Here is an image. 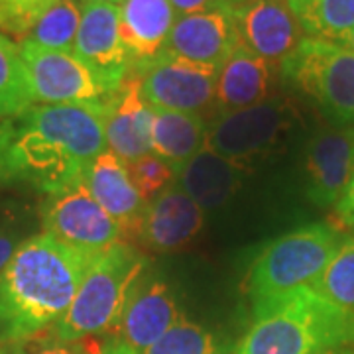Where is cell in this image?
Wrapping results in <instances>:
<instances>
[{
  "instance_id": "cell-1",
  "label": "cell",
  "mask_w": 354,
  "mask_h": 354,
  "mask_svg": "<svg viewBox=\"0 0 354 354\" xmlns=\"http://www.w3.org/2000/svg\"><path fill=\"white\" fill-rule=\"evenodd\" d=\"M106 102L34 104L2 120L0 185L53 195L83 181L88 164L106 150Z\"/></svg>"
},
{
  "instance_id": "cell-2",
  "label": "cell",
  "mask_w": 354,
  "mask_h": 354,
  "mask_svg": "<svg viewBox=\"0 0 354 354\" xmlns=\"http://www.w3.org/2000/svg\"><path fill=\"white\" fill-rule=\"evenodd\" d=\"M95 256L48 232L26 239L0 272V341L18 344L53 329Z\"/></svg>"
},
{
  "instance_id": "cell-3",
  "label": "cell",
  "mask_w": 354,
  "mask_h": 354,
  "mask_svg": "<svg viewBox=\"0 0 354 354\" xmlns=\"http://www.w3.org/2000/svg\"><path fill=\"white\" fill-rule=\"evenodd\" d=\"M351 341L354 315L305 288L254 315L236 354H319Z\"/></svg>"
},
{
  "instance_id": "cell-4",
  "label": "cell",
  "mask_w": 354,
  "mask_h": 354,
  "mask_svg": "<svg viewBox=\"0 0 354 354\" xmlns=\"http://www.w3.org/2000/svg\"><path fill=\"white\" fill-rule=\"evenodd\" d=\"M146 268V256L124 242L97 254L71 307L51 329V337L79 342L116 329Z\"/></svg>"
},
{
  "instance_id": "cell-5",
  "label": "cell",
  "mask_w": 354,
  "mask_h": 354,
  "mask_svg": "<svg viewBox=\"0 0 354 354\" xmlns=\"http://www.w3.org/2000/svg\"><path fill=\"white\" fill-rule=\"evenodd\" d=\"M329 225H307L266 244L246 276V293L254 315L295 291L313 288L342 244Z\"/></svg>"
},
{
  "instance_id": "cell-6",
  "label": "cell",
  "mask_w": 354,
  "mask_h": 354,
  "mask_svg": "<svg viewBox=\"0 0 354 354\" xmlns=\"http://www.w3.org/2000/svg\"><path fill=\"white\" fill-rule=\"evenodd\" d=\"M281 73L339 124H354V51L342 44L305 38Z\"/></svg>"
},
{
  "instance_id": "cell-7",
  "label": "cell",
  "mask_w": 354,
  "mask_h": 354,
  "mask_svg": "<svg viewBox=\"0 0 354 354\" xmlns=\"http://www.w3.org/2000/svg\"><path fill=\"white\" fill-rule=\"evenodd\" d=\"M295 122L290 101L270 97L242 111L218 114L209 124L207 148L236 164L264 158L286 140Z\"/></svg>"
},
{
  "instance_id": "cell-8",
  "label": "cell",
  "mask_w": 354,
  "mask_h": 354,
  "mask_svg": "<svg viewBox=\"0 0 354 354\" xmlns=\"http://www.w3.org/2000/svg\"><path fill=\"white\" fill-rule=\"evenodd\" d=\"M18 51L28 71L34 102H106L116 93V88L75 51L46 50L28 39L18 41Z\"/></svg>"
},
{
  "instance_id": "cell-9",
  "label": "cell",
  "mask_w": 354,
  "mask_h": 354,
  "mask_svg": "<svg viewBox=\"0 0 354 354\" xmlns=\"http://www.w3.org/2000/svg\"><path fill=\"white\" fill-rule=\"evenodd\" d=\"M140 91L152 109L199 114L216 109V69L191 64L171 53H162L144 67H136Z\"/></svg>"
},
{
  "instance_id": "cell-10",
  "label": "cell",
  "mask_w": 354,
  "mask_h": 354,
  "mask_svg": "<svg viewBox=\"0 0 354 354\" xmlns=\"http://www.w3.org/2000/svg\"><path fill=\"white\" fill-rule=\"evenodd\" d=\"M44 232L85 252L99 254L122 242V232L83 181L48 195L41 207Z\"/></svg>"
},
{
  "instance_id": "cell-11",
  "label": "cell",
  "mask_w": 354,
  "mask_h": 354,
  "mask_svg": "<svg viewBox=\"0 0 354 354\" xmlns=\"http://www.w3.org/2000/svg\"><path fill=\"white\" fill-rule=\"evenodd\" d=\"M232 8L242 46L279 71L307 38L286 0H250Z\"/></svg>"
},
{
  "instance_id": "cell-12",
  "label": "cell",
  "mask_w": 354,
  "mask_h": 354,
  "mask_svg": "<svg viewBox=\"0 0 354 354\" xmlns=\"http://www.w3.org/2000/svg\"><path fill=\"white\" fill-rule=\"evenodd\" d=\"M354 176V128L325 127L305 152L307 197L317 207H337Z\"/></svg>"
},
{
  "instance_id": "cell-13",
  "label": "cell",
  "mask_w": 354,
  "mask_h": 354,
  "mask_svg": "<svg viewBox=\"0 0 354 354\" xmlns=\"http://www.w3.org/2000/svg\"><path fill=\"white\" fill-rule=\"evenodd\" d=\"M241 46L234 8L225 4L209 12L179 16L164 51L218 71Z\"/></svg>"
},
{
  "instance_id": "cell-14",
  "label": "cell",
  "mask_w": 354,
  "mask_h": 354,
  "mask_svg": "<svg viewBox=\"0 0 354 354\" xmlns=\"http://www.w3.org/2000/svg\"><path fill=\"white\" fill-rule=\"evenodd\" d=\"M83 183L95 201L118 225L124 241L142 236L148 201L140 195L130 179L127 164L116 153L104 150L97 156L88 164Z\"/></svg>"
},
{
  "instance_id": "cell-15",
  "label": "cell",
  "mask_w": 354,
  "mask_h": 354,
  "mask_svg": "<svg viewBox=\"0 0 354 354\" xmlns=\"http://www.w3.org/2000/svg\"><path fill=\"white\" fill-rule=\"evenodd\" d=\"M73 51L116 91L120 88L130 59L120 38L118 4L81 2V24Z\"/></svg>"
},
{
  "instance_id": "cell-16",
  "label": "cell",
  "mask_w": 354,
  "mask_h": 354,
  "mask_svg": "<svg viewBox=\"0 0 354 354\" xmlns=\"http://www.w3.org/2000/svg\"><path fill=\"white\" fill-rule=\"evenodd\" d=\"M152 127L153 109L142 97L138 75H127L106 102L104 138L111 152L124 164L152 153Z\"/></svg>"
},
{
  "instance_id": "cell-17",
  "label": "cell",
  "mask_w": 354,
  "mask_h": 354,
  "mask_svg": "<svg viewBox=\"0 0 354 354\" xmlns=\"http://www.w3.org/2000/svg\"><path fill=\"white\" fill-rule=\"evenodd\" d=\"M181 321L176 295L160 278H144L136 283L118 323L122 342L142 353L158 341L165 330Z\"/></svg>"
},
{
  "instance_id": "cell-18",
  "label": "cell",
  "mask_w": 354,
  "mask_h": 354,
  "mask_svg": "<svg viewBox=\"0 0 354 354\" xmlns=\"http://www.w3.org/2000/svg\"><path fill=\"white\" fill-rule=\"evenodd\" d=\"M203 225L205 211L179 183H171L148 203L140 239L153 252H176L201 232Z\"/></svg>"
},
{
  "instance_id": "cell-19",
  "label": "cell",
  "mask_w": 354,
  "mask_h": 354,
  "mask_svg": "<svg viewBox=\"0 0 354 354\" xmlns=\"http://www.w3.org/2000/svg\"><path fill=\"white\" fill-rule=\"evenodd\" d=\"M118 22L130 65L136 69L164 53L177 14L169 0H122Z\"/></svg>"
},
{
  "instance_id": "cell-20",
  "label": "cell",
  "mask_w": 354,
  "mask_h": 354,
  "mask_svg": "<svg viewBox=\"0 0 354 354\" xmlns=\"http://www.w3.org/2000/svg\"><path fill=\"white\" fill-rule=\"evenodd\" d=\"M274 85L276 67L241 46L216 73V111L225 114L260 104L270 99Z\"/></svg>"
},
{
  "instance_id": "cell-21",
  "label": "cell",
  "mask_w": 354,
  "mask_h": 354,
  "mask_svg": "<svg viewBox=\"0 0 354 354\" xmlns=\"http://www.w3.org/2000/svg\"><path fill=\"white\" fill-rule=\"evenodd\" d=\"M244 165L218 156L207 146L177 171V183L203 211L225 207L241 189Z\"/></svg>"
},
{
  "instance_id": "cell-22",
  "label": "cell",
  "mask_w": 354,
  "mask_h": 354,
  "mask_svg": "<svg viewBox=\"0 0 354 354\" xmlns=\"http://www.w3.org/2000/svg\"><path fill=\"white\" fill-rule=\"evenodd\" d=\"M209 124L199 114L153 109L152 153L177 171L207 146Z\"/></svg>"
},
{
  "instance_id": "cell-23",
  "label": "cell",
  "mask_w": 354,
  "mask_h": 354,
  "mask_svg": "<svg viewBox=\"0 0 354 354\" xmlns=\"http://www.w3.org/2000/svg\"><path fill=\"white\" fill-rule=\"evenodd\" d=\"M305 36L346 44L354 32V0H286Z\"/></svg>"
},
{
  "instance_id": "cell-24",
  "label": "cell",
  "mask_w": 354,
  "mask_h": 354,
  "mask_svg": "<svg viewBox=\"0 0 354 354\" xmlns=\"http://www.w3.org/2000/svg\"><path fill=\"white\" fill-rule=\"evenodd\" d=\"M34 95L18 44L0 32V118L18 116L34 106Z\"/></svg>"
},
{
  "instance_id": "cell-25",
  "label": "cell",
  "mask_w": 354,
  "mask_h": 354,
  "mask_svg": "<svg viewBox=\"0 0 354 354\" xmlns=\"http://www.w3.org/2000/svg\"><path fill=\"white\" fill-rule=\"evenodd\" d=\"M79 24L81 0H59L39 18L38 24L34 26V30L24 39L46 50L73 51Z\"/></svg>"
},
{
  "instance_id": "cell-26",
  "label": "cell",
  "mask_w": 354,
  "mask_h": 354,
  "mask_svg": "<svg viewBox=\"0 0 354 354\" xmlns=\"http://www.w3.org/2000/svg\"><path fill=\"white\" fill-rule=\"evenodd\" d=\"M313 290L329 304L354 315V239L342 241Z\"/></svg>"
},
{
  "instance_id": "cell-27",
  "label": "cell",
  "mask_w": 354,
  "mask_h": 354,
  "mask_svg": "<svg viewBox=\"0 0 354 354\" xmlns=\"http://www.w3.org/2000/svg\"><path fill=\"white\" fill-rule=\"evenodd\" d=\"M140 354H216V342L201 325L181 319Z\"/></svg>"
},
{
  "instance_id": "cell-28",
  "label": "cell",
  "mask_w": 354,
  "mask_h": 354,
  "mask_svg": "<svg viewBox=\"0 0 354 354\" xmlns=\"http://www.w3.org/2000/svg\"><path fill=\"white\" fill-rule=\"evenodd\" d=\"M57 2L59 0H0V32L22 41Z\"/></svg>"
},
{
  "instance_id": "cell-29",
  "label": "cell",
  "mask_w": 354,
  "mask_h": 354,
  "mask_svg": "<svg viewBox=\"0 0 354 354\" xmlns=\"http://www.w3.org/2000/svg\"><path fill=\"white\" fill-rule=\"evenodd\" d=\"M127 167L132 183L136 185V189L146 201H150L158 193H162L177 177L176 171L160 158H156L153 153H148L136 162H130Z\"/></svg>"
},
{
  "instance_id": "cell-30",
  "label": "cell",
  "mask_w": 354,
  "mask_h": 354,
  "mask_svg": "<svg viewBox=\"0 0 354 354\" xmlns=\"http://www.w3.org/2000/svg\"><path fill=\"white\" fill-rule=\"evenodd\" d=\"M20 348L16 354H91L83 346V341L79 342H62L51 337L50 341H36L28 339L24 342H18Z\"/></svg>"
},
{
  "instance_id": "cell-31",
  "label": "cell",
  "mask_w": 354,
  "mask_h": 354,
  "mask_svg": "<svg viewBox=\"0 0 354 354\" xmlns=\"http://www.w3.org/2000/svg\"><path fill=\"white\" fill-rule=\"evenodd\" d=\"M24 241H20V232L16 228V223L4 213H0V272L10 262L14 252Z\"/></svg>"
},
{
  "instance_id": "cell-32",
  "label": "cell",
  "mask_w": 354,
  "mask_h": 354,
  "mask_svg": "<svg viewBox=\"0 0 354 354\" xmlns=\"http://www.w3.org/2000/svg\"><path fill=\"white\" fill-rule=\"evenodd\" d=\"M169 4L174 6L177 18L179 16H191V14H201L215 10L228 4L227 0H169Z\"/></svg>"
},
{
  "instance_id": "cell-33",
  "label": "cell",
  "mask_w": 354,
  "mask_h": 354,
  "mask_svg": "<svg viewBox=\"0 0 354 354\" xmlns=\"http://www.w3.org/2000/svg\"><path fill=\"white\" fill-rule=\"evenodd\" d=\"M335 211H337V218L341 221L342 227L354 230V176L344 191V195L341 197V201L337 203Z\"/></svg>"
},
{
  "instance_id": "cell-34",
  "label": "cell",
  "mask_w": 354,
  "mask_h": 354,
  "mask_svg": "<svg viewBox=\"0 0 354 354\" xmlns=\"http://www.w3.org/2000/svg\"><path fill=\"white\" fill-rule=\"evenodd\" d=\"M101 354H138L136 351H132L128 344H124L122 341H116L113 344H109L106 348H102Z\"/></svg>"
},
{
  "instance_id": "cell-35",
  "label": "cell",
  "mask_w": 354,
  "mask_h": 354,
  "mask_svg": "<svg viewBox=\"0 0 354 354\" xmlns=\"http://www.w3.org/2000/svg\"><path fill=\"white\" fill-rule=\"evenodd\" d=\"M319 354H354L353 348H346V346H337V348H329V351H323Z\"/></svg>"
},
{
  "instance_id": "cell-36",
  "label": "cell",
  "mask_w": 354,
  "mask_h": 354,
  "mask_svg": "<svg viewBox=\"0 0 354 354\" xmlns=\"http://www.w3.org/2000/svg\"><path fill=\"white\" fill-rule=\"evenodd\" d=\"M81 2H101V4H120L122 0H81Z\"/></svg>"
},
{
  "instance_id": "cell-37",
  "label": "cell",
  "mask_w": 354,
  "mask_h": 354,
  "mask_svg": "<svg viewBox=\"0 0 354 354\" xmlns=\"http://www.w3.org/2000/svg\"><path fill=\"white\" fill-rule=\"evenodd\" d=\"M344 46H346V48H348L351 51H354V32L351 34V38L346 39V44H344Z\"/></svg>"
},
{
  "instance_id": "cell-38",
  "label": "cell",
  "mask_w": 354,
  "mask_h": 354,
  "mask_svg": "<svg viewBox=\"0 0 354 354\" xmlns=\"http://www.w3.org/2000/svg\"><path fill=\"white\" fill-rule=\"evenodd\" d=\"M228 4H232V6H239V4H244V2H250V0H227Z\"/></svg>"
},
{
  "instance_id": "cell-39",
  "label": "cell",
  "mask_w": 354,
  "mask_h": 354,
  "mask_svg": "<svg viewBox=\"0 0 354 354\" xmlns=\"http://www.w3.org/2000/svg\"><path fill=\"white\" fill-rule=\"evenodd\" d=\"M0 354H4V353H2V351H0Z\"/></svg>"
}]
</instances>
